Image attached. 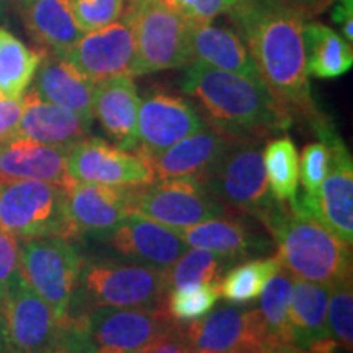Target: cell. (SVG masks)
Masks as SVG:
<instances>
[{"mask_svg":"<svg viewBox=\"0 0 353 353\" xmlns=\"http://www.w3.org/2000/svg\"><path fill=\"white\" fill-rule=\"evenodd\" d=\"M226 15L247 46L262 82L291 113L309 121L319 112L304 57L306 19L286 0H237Z\"/></svg>","mask_w":353,"mask_h":353,"instance_id":"6da1fadb","label":"cell"},{"mask_svg":"<svg viewBox=\"0 0 353 353\" xmlns=\"http://www.w3.org/2000/svg\"><path fill=\"white\" fill-rule=\"evenodd\" d=\"M180 87L198 101L208 126L232 138L267 139L293 125L294 118L262 81L192 61Z\"/></svg>","mask_w":353,"mask_h":353,"instance_id":"7a4b0ae2","label":"cell"},{"mask_svg":"<svg viewBox=\"0 0 353 353\" xmlns=\"http://www.w3.org/2000/svg\"><path fill=\"white\" fill-rule=\"evenodd\" d=\"M260 224L270 234L281 265L294 278L332 286L352 276V245L307 214L278 203Z\"/></svg>","mask_w":353,"mask_h":353,"instance_id":"3957f363","label":"cell"},{"mask_svg":"<svg viewBox=\"0 0 353 353\" xmlns=\"http://www.w3.org/2000/svg\"><path fill=\"white\" fill-rule=\"evenodd\" d=\"M165 298L164 272L128 260L83 259L69 317L97 307L164 306Z\"/></svg>","mask_w":353,"mask_h":353,"instance_id":"277c9868","label":"cell"},{"mask_svg":"<svg viewBox=\"0 0 353 353\" xmlns=\"http://www.w3.org/2000/svg\"><path fill=\"white\" fill-rule=\"evenodd\" d=\"M0 228L17 239H79L68 214L64 187L41 180H0Z\"/></svg>","mask_w":353,"mask_h":353,"instance_id":"5b68a950","label":"cell"},{"mask_svg":"<svg viewBox=\"0 0 353 353\" xmlns=\"http://www.w3.org/2000/svg\"><path fill=\"white\" fill-rule=\"evenodd\" d=\"M330 149L329 170L316 195L303 193L290 206L316 219L347 245H353V161L332 121L321 112L309 120Z\"/></svg>","mask_w":353,"mask_h":353,"instance_id":"8992f818","label":"cell"},{"mask_svg":"<svg viewBox=\"0 0 353 353\" xmlns=\"http://www.w3.org/2000/svg\"><path fill=\"white\" fill-rule=\"evenodd\" d=\"M265 139L234 138L205 183L226 211L262 221L278 205L263 169Z\"/></svg>","mask_w":353,"mask_h":353,"instance_id":"52a82bcc","label":"cell"},{"mask_svg":"<svg viewBox=\"0 0 353 353\" xmlns=\"http://www.w3.org/2000/svg\"><path fill=\"white\" fill-rule=\"evenodd\" d=\"M134 37L132 77L185 68L192 63L190 38L193 23L159 0L128 7Z\"/></svg>","mask_w":353,"mask_h":353,"instance_id":"ba28073f","label":"cell"},{"mask_svg":"<svg viewBox=\"0 0 353 353\" xmlns=\"http://www.w3.org/2000/svg\"><path fill=\"white\" fill-rule=\"evenodd\" d=\"M82 260L72 242L63 237L20 241L21 275L51 307L61 324L69 319Z\"/></svg>","mask_w":353,"mask_h":353,"instance_id":"9c48e42d","label":"cell"},{"mask_svg":"<svg viewBox=\"0 0 353 353\" xmlns=\"http://www.w3.org/2000/svg\"><path fill=\"white\" fill-rule=\"evenodd\" d=\"M130 213L176 231L228 214V211L201 180L164 179L131 187Z\"/></svg>","mask_w":353,"mask_h":353,"instance_id":"30bf717a","label":"cell"},{"mask_svg":"<svg viewBox=\"0 0 353 353\" xmlns=\"http://www.w3.org/2000/svg\"><path fill=\"white\" fill-rule=\"evenodd\" d=\"M97 353H141L176 322L164 306L97 307L79 316Z\"/></svg>","mask_w":353,"mask_h":353,"instance_id":"8fae6325","label":"cell"},{"mask_svg":"<svg viewBox=\"0 0 353 353\" xmlns=\"http://www.w3.org/2000/svg\"><path fill=\"white\" fill-rule=\"evenodd\" d=\"M8 353H46L61 322L21 272L0 298Z\"/></svg>","mask_w":353,"mask_h":353,"instance_id":"7c38bea8","label":"cell"},{"mask_svg":"<svg viewBox=\"0 0 353 353\" xmlns=\"http://www.w3.org/2000/svg\"><path fill=\"white\" fill-rule=\"evenodd\" d=\"M190 350L262 353L268 347L257 307L219 306L201 319L182 324Z\"/></svg>","mask_w":353,"mask_h":353,"instance_id":"4fadbf2b","label":"cell"},{"mask_svg":"<svg viewBox=\"0 0 353 353\" xmlns=\"http://www.w3.org/2000/svg\"><path fill=\"white\" fill-rule=\"evenodd\" d=\"M65 170L76 182L112 187H138L154 182L152 170L143 157L97 136H85L69 145Z\"/></svg>","mask_w":353,"mask_h":353,"instance_id":"5bb4252c","label":"cell"},{"mask_svg":"<svg viewBox=\"0 0 353 353\" xmlns=\"http://www.w3.org/2000/svg\"><path fill=\"white\" fill-rule=\"evenodd\" d=\"M206 126L203 114L187 99L167 90H152L139 103V143L134 152L141 157L156 156Z\"/></svg>","mask_w":353,"mask_h":353,"instance_id":"9a60e30c","label":"cell"},{"mask_svg":"<svg viewBox=\"0 0 353 353\" xmlns=\"http://www.w3.org/2000/svg\"><path fill=\"white\" fill-rule=\"evenodd\" d=\"M79 72L100 82L117 76H132L134 37L130 13L125 12L114 23L85 33L63 56Z\"/></svg>","mask_w":353,"mask_h":353,"instance_id":"2e32d148","label":"cell"},{"mask_svg":"<svg viewBox=\"0 0 353 353\" xmlns=\"http://www.w3.org/2000/svg\"><path fill=\"white\" fill-rule=\"evenodd\" d=\"M100 236L121 259L161 272L170 268L188 249L174 229L136 213H128Z\"/></svg>","mask_w":353,"mask_h":353,"instance_id":"e0dca14e","label":"cell"},{"mask_svg":"<svg viewBox=\"0 0 353 353\" xmlns=\"http://www.w3.org/2000/svg\"><path fill=\"white\" fill-rule=\"evenodd\" d=\"M175 232L188 247L210 250L234 265L262 257L273 249L270 234L242 214H223Z\"/></svg>","mask_w":353,"mask_h":353,"instance_id":"ac0fdd59","label":"cell"},{"mask_svg":"<svg viewBox=\"0 0 353 353\" xmlns=\"http://www.w3.org/2000/svg\"><path fill=\"white\" fill-rule=\"evenodd\" d=\"M232 139V136L206 126L205 130L167 148L165 151L143 159L152 170L154 180L196 179L205 182Z\"/></svg>","mask_w":353,"mask_h":353,"instance_id":"d6986e66","label":"cell"},{"mask_svg":"<svg viewBox=\"0 0 353 353\" xmlns=\"http://www.w3.org/2000/svg\"><path fill=\"white\" fill-rule=\"evenodd\" d=\"M141 99L132 76H117L95 83L92 110L107 138L123 151L138 148Z\"/></svg>","mask_w":353,"mask_h":353,"instance_id":"ffe728a7","label":"cell"},{"mask_svg":"<svg viewBox=\"0 0 353 353\" xmlns=\"http://www.w3.org/2000/svg\"><path fill=\"white\" fill-rule=\"evenodd\" d=\"M68 192V214L77 237L105 234L130 213L131 187L76 182Z\"/></svg>","mask_w":353,"mask_h":353,"instance_id":"44dd1931","label":"cell"},{"mask_svg":"<svg viewBox=\"0 0 353 353\" xmlns=\"http://www.w3.org/2000/svg\"><path fill=\"white\" fill-rule=\"evenodd\" d=\"M329 290L327 285L294 278L288 311L291 345L312 353L337 350L327 330Z\"/></svg>","mask_w":353,"mask_h":353,"instance_id":"7402d4cb","label":"cell"},{"mask_svg":"<svg viewBox=\"0 0 353 353\" xmlns=\"http://www.w3.org/2000/svg\"><path fill=\"white\" fill-rule=\"evenodd\" d=\"M64 145H50L26 138L0 144V180H41L68 190L74 180L65 170Z\"/></svg>","mask_w":353,"mask_h":353,"instance_id":"603a6c76","label":"cell"},{"mask_svg":"<svg viewBox=\"0 0 353 353\" xmlns=\"http://www.w3.org/2000/svg\"><path fill=\"white\" fill-rule=\"evenodd\" d=\"M32 83V90L39 99L69 110L94 125L92 99L95 82L79 72L63 56L44 52Z\"/></svg>","mask_w":353,"mask_h":353,"instance_id":"cb8c5ba5","label":"cell"},{"mask_svg":"<svg viewBox=\"0 0 353 353\" xmlns=\"http://www.w3.org/2000/svg\"><path fill=\"white\" fill-rule=\"evenodd\" d=\"M21 99H23V112L17 131L19 138L69 148L70 144L90 134L92 123L69 110L39 99L32 88L26 90Z\"/></svg>","mask_w":353,"mask_h":353,"instance_id":"d4e9b609","label":"cell"},{"mask_svg":"<svg viewBox=\"0 0 353 353\" xmlns=\"http://www.w3.org/2000/svg\"><path fill=\"white\" fill-rule=\"evenodd\" d=\"M190 54L192 61H200L210 68L262 81L247 46L237 32L216 26L213 21L193 25Z\"/></svg>","mask_w":353,"mask_h":353,"instance_id":"484cf974","label":"cell"},{"mask_svg":"<svg viewBox=\"0 0 353 353\" xmlns=\"http://www.w3.org/2000/svg\"><path fill=\"white\" fill-rule=\"evenodd\" d=\"M26 32L39 48L64 56L83 34L79 28L69 0H28L21 3Z\"/></svg>","mask_w":353,"mask_h":353,"instance_id":"4316f807","label":"cell"},{"mask_svg":"<svg viewBox=\"0 0 353 353\" xmlns=\"http://www.w3.org/2000/svg\"><path fill=\"white\" fill-rule=\"evenodd\" d=\"M303 41L307 76L337 79L352 69V43L330 26L306 20L303 25Z\"/></svg>","mask_w":353,"mask_h":353,"instance_id":"83f0119b","label":"cell"},{"mask_svg":"<svg viewBox=\"0 0 353 353\" xmlns=\"http://www.w3.org/2000/svg\"><path fill=\"white\" fill-rule=\"evenodd\" d=\"M44 50H32L0 26V99H21L32 85Z\"/></svg>","mask_w":353,"mask_h":353,"instance_id":"f1b7e54d","label":"cell"},{"mask_svg":"<svg viewBox=\"0 0 353 353\" xmlns=\"http://www.w3.org/2000/svg\"><path fill=\"white\" fill-rule=\"evenodd\" d=\"M280 268L281 262L276 255L249 259L232 265L218 283L219 298L232 306H249Z\"/></svg>","mask_w":353,"mask_h":353,"instance_id":"f546056e","label":"cell"},{"mask_svg":"<svg viewBox=\"0 0 353 353\" xmlns=\"http://www.w3.org/2000/svg\"><path fill=\"white\" fill-rule=\"evenodd\" d=\"M265 179L268 190L278 203L291 205L298 196L299 157L290 136L270 139L262 149Z\"/></svg>","mask_w":353,"mask_h":353,"instance_id":"4dcf8cb0","label":"cell"},{"mask_svg":"<svg viewBox=\"0 0 353 353\" xmlns=\"http://www.w3.org/2000/svg\"><path fill=\"white\" fill-rule=\"evenodd\" d=\"M294 276L281 265V268L263 286L259 296V316L262 321L268 347L290 343L288 311Z\"/></svg>","mask_w":353,"mask_h":353,"instance_id":"1f68e13d","label":"cell"},{"mask_svg":"<svg viewBox=\"0 0 353 353\" xmlns=\"http://www.w3.org/2000/svg\"><path fill=\"white\" fill-rule=\"evenodd\" d=\"M232 265V262L210 250L188 247L187 252L180 255L176 262L164 272L167 293L192 285H218Z\"/></svg>","mask_w":353,"mask_h":353,"instance_id":"d6a6232c","label":"cell"},{"mask_svg":"<svg viewBox=\"0 0 353 353\" xmlns=\"http://www.w3.org/2000/svg\"><path fill=\"white\" fill-rule=\"evenodd\" d=\"M327 330L337 348L353 347V280L343 278L330 286L327 299Z\"/></svg>","mask_w":353,"mask_h":353,"instance_id":"836d02e7","label":"cell"},{"mask_svg":"<svg viewBox=\"0 0 353 353\" xmlns=\"http://www.w3.org/2000/svg\"><path fill=\"white\" fill-rule=\"evenodd\" d=\"M218 299V285H192L170 290L165 298V307L175 322L187 324L208 314Z\"/></svg>","mask_w":353,"mask_h":353,"instance_id":"e575fe53","label":"cell"},{"mask_svg":"<svg viewBox=\"0 0 353 353\" xmlns=\"http://www.w3.org/2000/svg\"><path fill=\"white\" fill-rule=\"evenodd\" d=\"M126 0H69L70 10L83 33L114 23L125 13Z\"/></svg>","mask_w":353,"mask_h":353,"instance_id":"d590c367","label":"cell"},{"mask_svg":"<svg viewBox=\"0 0 353 353\" xmlns=\"http://www.w3.org/2000/svg\"><path fill=\"white\" fill-rule=\"evenodd\" d=\"M330 149L324 141H316L304 145L299 157V180L304 193L316 195L329 170Z\"/></svg>","mask_w":353,"mask_h":353,"instance_id":"8d00e7d4","label":"cell"},{"mask_svg":"<svg viewBox=\"0 0 353 353\" xmlns=\"http://www.w3.org/2000/svg\"><path fill=\"white\" fill-rule=\"evenodd\" d=\"M46 353H97L88 337L85 325L81 317H69L63 322L54 342Z\"/></svg>","mask_w":353,"mask_h":353,"instance_id":"74e56055","label":"cell"},{"mask_svg":"<svg viewBox=\"0 0 353 353\" xmlns=\"http://www.w3.org/2000/svg\"><path fill=\"white\" fill-rule=\"evenodd\" d=\"M20 273V241L0 228V298Z\"/></svg>","mask_w":353,"mask_h":353,"instance_id":"f35d334b","label":"cell"},{"mask_svg":"<svg viewBox=\"0 0 353 353\" xmlns=\"http://www.w3.org/2000/svg\"><path fill=\"white\" fill-rule=\"evenodd\" d=\"M21 112L23 99H0V144L17 136Z\"/></svg>","mask_w":353,"mask_h":353,"instance_id":"ab89813d","label":"cell"},{"mask_svg":"<svg viewBox=\"0 0 353 353\" xmlns=\"http://www.w3.org/2000/svg\"><path fill=\"white\" fill-rule=\"evenodd\" d=\"M190 348L185 342L183 332H182V324L176 322L175 325L157 337L151 345L145 347L141 353H188Z\"/></svg>","mask_w":353,"mask_h":353,"instance_id":"60d3db41","label":"cell"},{"mask_svg":"<svg viewBox=\"0 0 353 353\" xmlns=\"http://www.w3.org/2000/svg\"><path fill=\"white\" fill-rule=\"evenodd\" d=\"M236 3L237 0H195L190 21L193 25L211 23L216 17L228 13Z\"/></svg>","mask_w":353,"mask_h":353,"instance_id":"b9f144b4","label":"cell"},{"mask_svg":"<svg viewBox=\"0 0 353 353\" xmlns=\"http://www.w3.org/2000/svg\"><path fill=\"white\" fill-rule=\"evenodd\" d=\"M330 20L341 26L342 37L353 43V0H335L330 6Z\"/></svg>","mask_w":353,"mask_h":353,"instance_id":"7bdbcfd3","label":"cell"},{"mask_svg":"<svg viewBox=\"0 0 353 353\" xmlns=\"http://www.w3.org/2000/svg\"><path fill=\"white\" fill-rule=\"evenodd\" d=\"M291 7H294L301 13L306 20H311L312 17L321 15L322 12H325L335 0H286Z\"/></svg>","mask_w":353,"mask_h":353,"instance_id":"ee69618b","label":"cell"},{"mask_svg":"<svg viewBox=\"0 0 353 353\" xmlns=\"http://www.w3.org/2000/svg\"><path fill=\"white\" fill-rule=\"evenodd\" d=\"M262 353H312L304 348H299L296 345H290V343H278V345L267 347Z\"/></svg>","mask_w":353,"mask_h":353,"instance_id":"f6af8a7d","label":"cell"},{"mask_svg":"<svg viewBox=\"0 0 353 353\" xmlns=\"http://www.w3.org/2000/svg\"><path fill=\"white\" fill-rule=\"evenodd\" d=\"M0 353H8L7 350V339H6V324H3L2 306H0Z\"/></svg>","mask_w":353,"mask_h":353,"instance_id":"bcb514c9","label":"cell"},{"mask_svg":"<svg viewBox=\"0 0 353 353\" xmlns=\"http://www.w3.org/2000/svg\"><path fill=\"white\" fill-rule=\"evenodd\" d=\"M8 10H10V0H0V26L8 20Z\"/></svg>","mask_w":353,"mask_h":353,"instance_id":"7dc6e473","label":"cell"},{"mask_svg":"<svg viewBox=\"0 0 353 353\" xmlns=\"http://www.w3.org/2000/svg\"><path fill=\"white\" fill-rule=\"evenodd\" d=\"M152 2V0H130V7H141L144 6V3H149Z\"/></svg>","mask_w":353,"mask_h":353,"instance_id":"c3c4849f","label":"cell"},{"mask_svg":"<svg viewBox=\"0 0 353 353\" xmlns=\"http://www.w3.org/2000/svg\"><path fill=\"white\" fill-rule=\"evenodd\" d=\"M188 353H224V352H205V350H190Z\"/></svg>","mask_w":353,"mask_h":353,"instance_id":"681fc988","label":"cell"},{"mask_svg":"<svg viewBox=\"0 0 353 353\" xmlns=\"http://www.w3.org/2000/svg\"><path fill=\"white\" fill-rule=\"evenodd\" d=\"M19 2H20V3H25V2H28V0H19Z\"/></svg>","mask_w":353,"mask_h":353,"instance_id":"f907efd6","label":"cell"}]
</instances>
